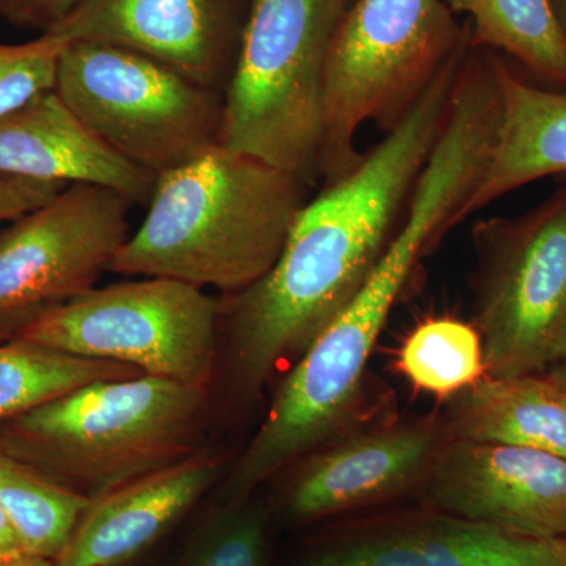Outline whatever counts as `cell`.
<instances>
[{
    "mask_svg": "<svg viewBox=\"0 0 566 566\" xmlns=\"http://www.w3.org/2000/svg\"><path fill=\"white\" fill-rule=\"evenodd\" d=\"M0 566H55L54 560L51 558L29 556V554H22V556L0 558Z\"/></svg>",
    "mask_w": 566,
    "mask_h": 566,
    "instance_id": "obj_28",
    "label": "cell"
},
{
    "mask_svg": "<svg viewBox=\"0 0 566 566\" xmlns=\"http://www.w3.org/2000/svg\"><path fill=\"white\" fill-rule=\"evenodd\" d=\"M140 370L109 360L82 359L29 342L0 344V422L104 379L140 376Z\"/></svg>",
    "mask_w": 566,
    "mask_h": 566,
    "instance_id": "obj_20",
    "label": "cell"
},
{
    "mask_svg": "<svg viewBox=\"0 0 566 566\" xmlns=\"http://www.w3.org/2000/svg\"><path fill=\"white\" fill-rule=\"evenodd\" d=\"M438 234L424 208L406 214L374 273L344 311L316 335L279 385L266 419L223 483L222 501H241L352 417L379 334L416 263Z\"/></svg>",
    "mask_w": 566,
    "mask_h": 566,
    "instance_id": "obj_4",
    "label": "cell"
},
{
    "mask_svg": "<svg viewBox=\"0 0 566 566\" xmlns=\"http://www.w3.org/2000/svg\"><path fill=\"white\" fill-rule=\"evenodd\" d=\"M2 2H3V0H0V3H2Z\"/></svg>",
    "mask_w": 566,
    "mask_h": 566,
    "instance_id": "obj_33",
    "label": "cell"
},
{
    "mask_svg": "<svg viewBox=\"0 0 566 566\" xmlns=\"http://www.w3.org/2000/svg\"><path fill=\"white\" fill-rule=\"evenodd\" d=\"M501 125L488 163L460 222L528 182L566 174V92L542 87L499 54Z\"/></svg>",
    "mask_w": 566,
    "mask_h": 566,
    "instance_id": "obj_17",
    "label": "cell"
},
{
    "mask_svg": "<svg viewBox=\"0 0 566 566\" xmlns=\"http://www.w3.org/2000/svg\"><path fill=\"white\" fill-rule=\"evenodd\" d=\"M469 41L471 28L446 0H352L335 25L324 73L326 182L359 163L356 136L365 123L390 132Z\"/></svg>",
    "mask_w": 566,
    "mask_h": 566,
    "instance_id": "obj_6",
    "label": "cell"
},
{
    "mask_svg": "<svg viewBox=\"0 0 566 566\" xmlns=\"http://www.w3.org/2000/svg\"><path fill=\"white\" fill-rule=\"evenodd\" d=\"M221 474L211 452L140 476L92 501L55 557V566H123L163 542Z\"/></svg>",
    "mask_w": 566,
    "mask_h": 566,
    "instance_id": "obj_14",
    "label": "cell"
},
{
    "mask_svg": "<svg viewBox=\"0 0 566 566\" xmlns=\"http://www.w3.org/2000/svg\"><path fill=\"white\" fill-rule=\"evenodd\" d=\"M307 182L270 164L212 145L159 174L140 229L109 273L174 279L229 296L273 270Z\"/></svg>",
    "mask_w": 566,
    "mask_h": 566,
    "instance_id": "obj_2",
    "label": "cell"
},
{
    "mask_svg": "<svg viewBox=\"0 0 566 566\" xmlns=\"http://www.w3.org/2000/svg\"><path fill=\"white\" fill-rule=\"evenodd\" d=\"M65 182L33 180L0 174V223L11 222L50 202L66 188Z\"/></svg>",
    "mask_w": 566,
    "mask_h": 566,
    "instance_id": "obj_25",
    "label": "cell"
},
{
    "mask_svg": "<svg viewBox=\"0 0 566 566\" xmlns=\"http://www.w3.org/2000/svg\"><path fill=\"white\" fill-rule=\"evenodd\" d=\"M24 547H22L20 538H18L17 531L6 516V513L0 510V558H10L22 556Z\"/></svg>",
    "mask_w": 566,
    "mask_h": 566,
    "instance_id": "obj_27",
    "label": "cell"
},
{
    "mask_svg": "<svg viewBox=\"0 0 566 566\" xmlns=\"http://www.w3.org/2000/svg\"><path fill=\"white\" fill-rule=\"evenodd\" d=\"M442 444L430 423L348 439L305 461L286 488L283 510L296 523H314L382 501L427 476Z\"/></svg>",
    "mask_w": 566,
    "mask_h": 566,
    "instance_id": "obj_15",
    "label": "cell"
},
{
    "mask_svg": "<svg viewBox=\"0 0 566 566\" xmlns=\"http://www.w3.org/2000/svg\"><path fill=\"white\" fill-rule=\"evenodd\" d=\"M249 6L251 0H82L43 33L63 46L88 41L139 52L223 95Z\"/></svg>",
    "mask_w": 566,
    "mask_h": 566,
    "instance_id": "obj_11",
    "label": "cell"
},
{
    "mask_svg": "<svg viewBox=\"0 0 566 566\" xmlns=\"http://www.w3.org/2000/svg\"><path fill=\"white\" fill-rule=\"evenodd\" d=\"M132 205L114 189L73 182L0 230V344L95 289L128 241Z\"/></svg>",
    "mask_w": 566,
    "mask_h": 566,
    "instance_id": "obj_10",
    "label": "cell"
},
{
    "mask_svg": "<svg viewBox=\"0 0 566 566\" xmlns=\"http://www.w3.org/2000/svg\"><path fill=\"white\" fill-rule=\"evenodd\" d=\"M397 365L417 390L441 398L455 397L486 376L479 331L449 316L419 324L401 345Z\"/></svg>",
    "mask_w": 566,
    "mask_h": 566,
    "instance_id": "obj_22",
    "label": "cell"
},
{
    "mask_svg": "<svg viewBox=\"0 0 566 566\" xmlns=\"http://www.w3.org/2000/svg\"><path fill=\"white\" fill-rule=\"evenodd\" d=\"M475 327L486 375H535L566 335V185L515 219L475 223Z\"/></svg>",
    "mask_w": 566,
    "mask_h": 566,
    "instance_id": "obj_9",
    "label": "cell"
},
{
    "mask_svg": "<svg viewBox=\"0 0 566 566\" xmlns=\"http://www.w3.org/2000/svg\"><path fill=\"white\" fill-rule=\"evenodd\" d=\"M468 50L348 174L304 203L273 270L222 304L234 394L252 397L300 359L374 273L444 128Z\"/></svg>",
    "mask_w": 566,
    "mask_h": 566,
    "instance_id": "obj_1",
    "label": "cell"
},
{
    "mask_svg": "<svg viewBox=\"0 0 566 566\" xmlns=\"http://www.w3.org/2000/svg\"><path fill=\"white\" fill-rule=\"evenodd\" d=\"M88 505L0 450V510L29 556L55 560Z\"/></svg>",
    "mask_w": 566,
    "mask_h": 566,
    "instance_id": "obj_21",
    "label": "cell"
},
{
    "mask_svg": "<svg viewBox=\"0 0 566 566\" xmlns=\"http://www.w3.org/2000/svg\"><path fill=\"white\" fill-rule=\"evenodd\" d=\"M82 0H3L0 14L20 28L50 31L69 17Z\"/></svg>",
    "mask_w": 566,
    "mask_h": 566,
    "instance_id": "obj_26",
    "label": "cell"
},
{
    "mask_svg": "<svg viewBox=\"0 0 566 566\" xmlns=\"http://www.w3.org/2000/svg\"><path fill=\"white\" fill-rule=\"evenodd\" d=\"M346 0H251L219 144L311 185L322 175L324 73Z\"/></svg>",
    "mask_w": 566,
    "mask_h": 566,
    "instance_id": "obj_5",
    "label": "cell"
},
{
    "mask_svg": "<svg viewBox=\"0 0 566 566\" xmlns=\"http://www.w3.org/2000/svg\"><path fill=\"white\" fill-rule=\"evenodd\" d=\"M475 46L517 63L535 84L566 92V41L549 0H446Z\"/></svg>",
    "mask_w": 566,
    "mask_h": 566,
    "instance_id": "obj_19",
    "label": "cell"
},
{
    "mask_svg": "<svg viewBox=\"0 0 566 566\" xmlns=\"http://www.w3.org/2000/svg\"><path fill=\"white\" fill-rule=\"evenodd\" d=\"M455 439L526 447L566 460V389L535 375L485 376L450 398Z\"/></svg>",
    "mask_w": 566,
    "mask_h": 566,
    "instance_id": "obj_18",
    "label": "cell"
},
{
    "mask_svg": "<svg viewBox=\"0 0 566 566\" xmlns=\"http://www.w3.org/2000/svg\"><path fill=\"white\" fill-rule=\"evenodd\" d=\"M221 315V301L199 286L142 277L95 286L33 319L13 340L208 387L218 360Z\"/></svg>",
    "mask_w": 566,
    "mask_h": 566,
    "instance_id": "obj_8",
    "label": "cell"
},
{
    "mask_svg": "<svg viewBox=\"0 0 566 566\" xmlns=\"http://www.w3.org/2000/svg\"><path fill=\"white\" fill-rule=\"evenodd\" d=\"M549 378L566 389V335L560 352L557 354V359L554 360V370Z\"/></svg>",
    "mask_w": 566,
    "mask_h": 566,
    "instance_id": "obj_29",
    "label": "cell"
},
{
    "mask_svg": "<svg viewBox=\"0 0 566 566\" xmlns=\"http://www.w3.org/2000/svg\"><path fill=\"white\" fill-rule=\"evenodd\" d=\"M63 48L48 33L24 44L0 43V117L55 91Z\"/></svg>",
    "mask_w": 566,
    "mask_h": 566,
    "instance_id": "obj_24",
    "label": "cell"
},
{
    "mask_svg": "<svg viewBox=\"0 0 566 566\" xmlns=\"http://www.w3.org/2000/svg\"><path fill=\"white\" fill-rule=\"evenodd\" d=\"M349 2H352V0H346V6H348Z\"/></svg>",
    "mask_w": 566,
    "mask_h": 566,
    "instance_id": "obj_32",
    "label": "cell"
},
{
    "mask_svg": "<svg viewBox=\"0 0 566 566\" xmlns=\"http://www.w3.org/2000/svg\"><path fill=\"white\" fill-rule=\"evenodd\" d=\"M169 566H273L268 510L251 497L219 502Z\"/></svg>",
    "mask_w": 566,
    "mask_h": 566,
    "instance_id": "obj_23",
    "label": "cell"
},
{
    "mask_svg": "<svg viewBox=\"0 0 566 566\" xmlns=\"http://www.w3.org/2000/svg\"><path fill=\"white\" fill-rule=\"evenodd\" d=\"M207 401L156 376L104 379L0 422V450L92 502L200 452Z\"/></svg>",
    "mask_w": 566,
    "mask_h": 566,
    "instance_id": "obj_3",
    "label": "cell"
},
{
    "mask_svg": "<svg viewBox=\"0 0 566 566\" xmlns=\"http://www.w3.org/2000/svg\"><path fill=\"white\" fill-rule=\"evenodd\" d=\"M55 93L111 150L155 175L219 144L222 93L139 52L66 44Z\"/></svg>",
    "mask_w": 566,
    "mask_h": 566,
    "instance_id": "obj_7",
    "label": "cell"
},
{
    "mask_svg": "<svg viewBox=\"0 0 566 566\" xmlns=\"http://www.w3.org/2000/svg\"><path fill=\"white\" fill-rule=\"evenodd\" d=\"M427 479L436 510L524 538H566L565 458L452 438Z\"/></svg>",
    "mask_w": 566,
    "mask_h": 566,
    "instance_id": "obj_12",
    "label": "cell"
},
{
    "mask_svg": "<svg viewBox=\"0 0 566 566\" xmlns=\"http://www.w3.org/2000/svg\"><path fill=\"white\" fill-rule=\"evenodd\" d=\"M0 174L104 186L133 205L150 202L158 180L111 150L55 91L0 117Z\"/></svg>",
    "mask_w": 566,
    "mask_h": 566,
    "instance_id": "obj_16",
    "label": "cell"
},
{
    "mask_svg": "<svg viewBox=\"0 0 566 566\" xmlns=\"http://www.w3.org/2000/svg\"><path fill=\"white\" fill-rule=\"evenodd\" d=\"M292 566H566V538H524L436 510L352 524Z\"/></svg>",
    "mask_w": 566,
    "mask_h": 566,
    "instance_id": "obj_13",
    "label": "cell"
},
{
    "mask_svg": "<svg viewBox=\"0 0 566 566\" xmlns=\"http://www.w3.org/2000/svg\"><path fill=\"white\" fill-rule=\"evenodd\" d=\"M558 182H564L566 185V174L562 175V177H557Z\"/></svg>",
    "mask_w": 566,
    "mask_h": 566,
    "instance_id": "obj_31",
    "label": "cell"
},
{
    "mask_svg": "<svg viewBox=\"0 0 566 566\" xmlns=\"http://www.w3.org/2000/svg\"><path fill=\"white\" fill-rule=\"evenodd\" d=\"M551 9L556 17L558 28L564 33L566 41V0H549Z\"/></svg>",
    "mask_w": 566,
    "mask_h": 566,
    "instance_id": "obj_30",
    "label": "cell"
}]
</instances>
